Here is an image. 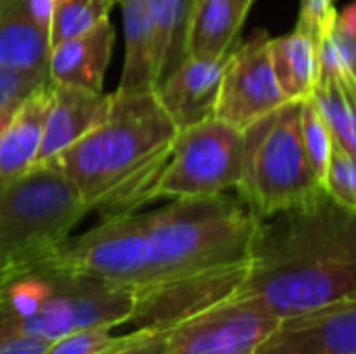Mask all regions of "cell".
Returning a JSON list of instances; mask_svg holds the SVG:
<instances>
[{
    "instance_id": "32",
    "label": "cell",
    "mask_w": 356,
    "mask_h": 354,
    "mask_svg": "<svg viewBox=\"0 0 356 354\" xmlns=\"http://www.w3.org/2000/svg\"><path fill=\"white\" fill-rule=\"evenodd\" d=\"M38 263H40V261H38ZM29 265H35V263L25 261V259H21V257H17V255H10V252H6V250L0 248V284H4V282H6L8 277H13L15 273L27 269Z\"/></svg>"
},
{
    "instance_id": "30",
    "label": "cell",
    "mask_w": 356,
    "mask_h": 354,
    "mask_svg": "<svg viewBox=\"0 0 356 354\" xmlns=\"http://www.w3.org/2000/svg\"><path fill=\"white\" fill-rule=\"evenodd\" d=\"M336 10L334 0H300V17H298V27H302L317 44L323 33L325 21Z\"/></svg>"
},
{
    "instance_id": "19",
    "label": "cell",
    "mask_w": 356,
    "mask_h": 354,
    "mask_svg": "<svg viewBox=\"0 0 356 354\" xmlns=\"http://www.w3.org/2000/svg\"><path fill=\"white\" fill-rule=\"evenodd\" d=\"M123 15L125 61L119 88L123 92L154 90V25L150 0H115Z\"/></svg>"
},
{
    "instance_id": "18",
    "label": "cell",
    "mask_w": 356,
    "mask_h": 354,
    "mask_svg": "<svg viewBox=\"0 0 356 354\" xmlns=\"http://www.w3.org/2000/svg\"><path fill=\"white\" fill-rule=\"evenodd\" d=\"M254 0H194L188 56H227Z\"/></svg>"
},
{
    "instance_id": "16",
    "label": "cell",
    "mask_w": 356,
    "mask_h": 354,
    "mask_svg": "<svg viewBox=\"0 0 356 354\" xmlns=\"http://www.w3.org/2000/svg\"><path fill=\"white\" fill-rule=\"evenodd\" d=\"M113 48L115 27L111 19H102L88 31L54 44L48 58L50 81L102 92Z\"/></svg>"
},
{
    "instance_id": "13",
    "label": "cell",
    "mask_w": 356,
    "mask_h": 354,
    "mask_svg": "<svg viewBox=\"0 0 356 354\" xmlns=\"http://www.w3.org/2000/svg\"><path fill=\"white\" fill-rule=\"evenodd\" d=\"M227 56H188L175 71L156 83L154 94L177 129L215 117Z\"/></svg>"
},
{
    "instance_id": "20",
    "label": "cell",
    "mask_w": 356,
    "mask_h": 354,
    "mask_svg": "<svg viewBox=\"0 0 356 354\" xmlns=\"http://www.w3.org/2000/svg\"><path fill=\"white\" fill-rule=\"evenodd\" d=\"M273 71L288 100H307L319 79L317 42L302 29L271 38L269 44Z\"/></svg>"
},
{
    "instance_id": "11",
    "label": "cell",
    "mask_w": 356,
    "mask_h": 354,
    "mask_svg": "<svg viewBox=\"0 0 356 354\" xmlns=\"http://www.w3.org/2000/svg\"><path fill=\"white\" fill-rule=\"evenodd\" d=\"M248 263L171 282L136 294L131 321L138 328H171L181 319L236 294L248 273Z\"/></svg>"
},
{
    "instance_id": "9",
    "label": "cell",
    "mask_w": 356,
    "mask_h": 354,
    "mask_svg": "<svg viewBox=\"0 0 356 354\" xmlns=\"http://www.w3.org/2000/svg\"><path fill=\"white\" fill-rule=\"evenodd\" d=\"M277 323L257 296L236 292L171 325L163 354H257Z\"/></svg>"
},
{
    "instance_id": "2",
    "label": "cell",
    "mask_w": 356,
    "mask_h": 354,
    "mask_svg": "<svg viewBox=\"0 0 356 354\" xmlns=\"http://www.w3.org/2000/svg\"><path fill=\"white\" fill-rule=\"evenodd\" d=\"M177 131L154 90H115L104 119L50 165L75 186L88 213H138L154 200Z\"/></svg>"
},
{
    "instance_id": "1",
    "label": "cell",
    "mask_w": 356,
    "mask_h": 354,
    "mask_svg": "<svg viewBox=\"0 0 356 354\" xmlns=\"http://www.w3.org/2000/svg\"><path fill=\"white\" fill-rule=\"evenodd\" d=\"M277 319L356 298V213L325 188L261 219L238 290Z\"/></svg>"
},
{
    "instance_id": "21",
    "label": "cell",
    "mask_w": 356,
    "mask_h": 354,
    "mask_svg": "<svg viewBox=\"0 0 356 354\" xmlns=\"http://www.w3.org/2000/svg\"><path fill=\"white\" fill-rule=\"evenodd\" d=\"M150 8L154 25V71L156 83H161L188 58L194 0H150Z\"/></svg>"
},
{
    "instance_id": "17",
    "label": "cell",
    "mask_w": 356,
    "mask_h": 354,
    "mask_svg": "<svg viewBox=\"0 0 356 354\" xmlns=\"http://www.w3.org/2000/svg\"><path fill=\"white\" fill-rule=\"evenodd\" d=\"M50 92L52 83L33 92L0 134V186H6L33 169Z\"/></svg>"
},
{
    "instance_id": "5",
    "label": "cell",
    "mask_w": 356,
    "mask_h": 354,
    "mask_svg": "<svg viewBox=\"0 0 356 354\" xmlns=\"http://www.w3.org/2000/svg\"><path fill=\"white\" fill-rule=\"evenodd\" d=\"M302 100H288L273 113L244 129L240 200L265 219L286 211L319 188L300 134Z\"/></svg>"
},
{
    "instance_id": "7",
    "label": "cell",
    "mask_w": 356,
    "mask_h": 354,
    "mask_svg": "<svg viewBox=\"0 0 356 354\" xmlns=\"http://www.w3.org/2000/svg\"><path fill=\"white\" fill-rule=\"evenodd\" d=\"M244 131L213 117L177 131L156 182L154 200L202 198L236 190L242 179Z\"/></svg>"
},
{
    "instance_id": "14",
    "label": "cell",
    "mask_w": 356,
    "mask_h": 354,
    "mask_svg": "<svg viewBox=\"0 0 356 354\" xmlns=\"http://www.w3.org/2000/svg\"><path fill=\"white\" fill-rule=\"evenodd\" d=\"M48 58L50 0H0V69L48 75Z\"/></svg>"
},
{
    "instance_id": "12",
    "label": "cell",
    "mask_w": 356,
    "mask_h": 354,
    "mask_svg": "<svg viewBox=\"0 0 356 354\" xmlns=\"http://www.w3.org/2000/svg\"><path fill=\"white\" fill-rule=\"evenodd\" d=\"M257 354H356V298L280 319Z\"/></svg>"
},
{
    "instance_id": "29",
    "label": "cell",
    "mask_w": 356,
    "mask_h": 354,
    "mask_svg": "<svg viewBox=\"0 0 356 354\" xmlns=\"http://www.w3.org/2000/svg\"><path fill=\"white\" fill-rule=\"evenodd\" d=\"M167 328H138L123 336L119 344L100 354H163Z\"/></svg>"
},
{
    "instance_id": "3",
    "label": "cell",
    "mask_w": 356,
    "mask_h": 354,
    "mask_svg": "<svg viewBox=\"0 0 356 354\" xmlns=\"http://www.w3.org/2000/svg\"><path fill=\"white\" fill-rule=\"evenodd\" d=\"M259 227L261 219L227 194L177 198L142 213L148 273L142 292L248 263Z\"/></svg>"
},
{
    "instance_id": "24",
    "label": "cell",
    "mask_w": 356,
    "mask_h": 354,
    "mask_svg": "<svg viewBox=\"0 0 356 354\" xmlns=\"http://www.w3.org/2000/svg\"><path fill=\"white\" fill-rule=\"evenodd\" d=\"M319 73H346L356 81V33H350L342 23L338 10L325 21L317 44Z\"/></svg>"
},
{
    "instance_id": "33",
    "label": "cell",
    "mask_w": 356,
    "mask_h": 354,
    "mask_svg": "<svg viewBox=\"0 0 356 354\" xmlns=\"http://www.w3.org/2000/svg\"><path fill=\"white\" fill-rule=\"evenodd\" d=\"M340 15V23L350 31V33H356V0L353 4H348Z\"/></svg>"
},
{
    "instance_id": "10",
    "label": "cell",
    "mask_w": 356,
    "mask_h": 354,
    "mask_svg": "<svg viewBox=\"0 0 356 354\" xmlns=\"http://www.w3.org/2000/svg\"><path fill=\"white\" fill-rule=\"evenodd\" d=\"M271 35L261 29L227 56L215 117L246 129L288 102L271 63Z\"/></svg>"
},
{
    "instance_id": "26",
    "label": "cell",
    "mask_w": 356,
    "mask_h": 354,
    "mask_svg": "<svg viewBox=\"0 0 356 354\" xmlns=\"http://www.w3.org/2000/svg\"><path fill=\"white\" fill-rule=\"evenodd\" d=\"M323 188L344 207L356 213V154L334 142V152Z\"/></svg>"
},
{
    "instance_id": "31",
    "label": "cell",
    "mask_w": 356,
    "mask_h": 354,
    "mask_svg": "<svg viewBox=\"0 0 356 354\" xmlns=\"http://www.w3.org/2000/svg\"><path fill=\"white\" fill-rule=\"evenodd\" d=\"M48 342L33 340V338H17L0 342V354H42L46 351Z\"/></svg>"
},
{
    "instance_id": "22",
    "label": "cell",
    "mask_w": 356,
    "mask_h": 354,
    "mask_svg": "<svg viewBox=\"0 0 356 354\" xmlns=\"http://www.w3.org/2000/svg\"><path fill=\"white\" fill-rule=\"evenodd\" d=\"M336 144L356 154V81L346 73H319L311 94Z\"/></svg>"
},
{
    "instance_id": "15",
    "label": "cell",
    "mask_w": 356,
    "mask_h": 354,
    "mask_svg": "<svg viewBox=\"0 0 356 354\" xmlns=\"http://www.w3.org/2000/svg\"><path fill=\"white\" fill-rule=\"evenodd\" d=\"M111 106V94L77 86L52 83L35 165H46L94 129Z\"/></svg>"
},
{
    "instance_id": "8",
    "label": "cell",
    "mask_w": 356,
    "mask_h": 354,
    "mask_svg": "<svg viewBox=\"0 0 356 354\" xmlns=\"http://www.w3.org/2000/svg\"><path fill=\"white\" fill-rule=\"evenodd\" d=\"M46 261L67 273L138 294L148 284L142 213L102 217L86 234L65 240Z\"/></svg>"
},
{
    "instance_id": "6",
    "label": "cell",
    "mask_w": 356,
    "mask_h": 354,
    "mask_svg": "<svg viewBox=\"0 0 356 354\" xmlns=\"http://www.w3.org/2000/svg\"><path fill=\"white\" fill-rule=\"evenodd\" d=\"M88 213L75 186L50 163L0 186V248L38 263L50 257Z\"/></svg>"
},
{
    "instance_id": "25",
    "label": "cell",
    "mask_w": 356,
    "mask_h": 354,
    "mask_svg": "<svg viewBox=\"0 0 356 354\" xmlns=\"http://www.w3.org/2000/svg\"><path fill=\"white\" fill-rule=\"evenodd\" d=\"M300 134H302V144H305L309 165H311L315 177L319 179V184L323 186L327 169H330L332 152H334V138H332V131L311 96L307 100H302Z\"/></svg>"
},
{
    "instance_id": "27",
    "label": "cell",
    "mask_w": 356,
    "mask_h": 354,
    "mask_svg": "<svg viewBox=\"0 0 356 354\" xmlns=\"http://www.w3.org/2000/svg\"><path fill=\"white\" fill-rule=\"evenodd\" d=\"M113 328L96 325L75 330L67 336H60L48 342L46 351L42 354H100L123 340V336H113Z\"/></svg>"
},
{
    "instance_id": "28",
    "label": "cell",
    "mask_w": 356,
    "mask_h": 354,
    "mask_svg": "<svg viewBox=\"0 0 356 354\" xmlns=\"http://www.w3.org/2000/svg\"><path fill=\"white\" fill-rule=\"evenodd\" d=\"M52 83L48 75L0 69V111L10 104L25 102L33 92Z\"/></svg>"
},
{
    "instance_id": "34",
    "label": "cell",
    "mask_w": 356,
    "mask_h": 354,
    "mask_svg": "<svg viewBox=\"0 0 356 354\" xmlns=\"http://www.w3.org/2000/svg\"><path fill=\"white\" fill-rule=\"evenodd\" d=\"M21 104H23V102H21ZM21 104H10V106H6V108H2V111H0V134H2V131H4V127L10 123V119L15 117V113L19 111V106H21Z\"/></svg>"
},
{
    "instance_id": "23",
    "label": "cell",
    "mask_w": 356,
    "mask_h": 354,
    "mask_svg": "<svg viewBox=\"0 0 356 354\" xmlns=\"http://www.w3.org/2000/svg\"><path fill=\"white\" fill-rule=\"evenodd\" d=\"M115 0H50V48L108 19Z\"/></svg>"
},
{
    "instance_id": "4",
    "label": "cell",
    "mask_w": 356,
    "mask_h": 354,
    "mask_svg": "<svg viewBox=\"0 0 356 354\" xmlns=\"http://www.w3.org/2000/svg\"><path fill=\"white\" fill-rule=\"evenodd\" d=\"M136 294L67 273L42 259L0 284V342H52L83 328L131 321Z\"/></svg>"
}]
</instances>
